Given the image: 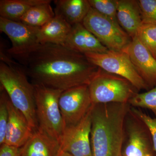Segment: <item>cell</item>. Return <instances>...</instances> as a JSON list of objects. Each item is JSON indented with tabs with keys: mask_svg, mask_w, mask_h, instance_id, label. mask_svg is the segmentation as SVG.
Listing matches in <instances>:
<instances>
[{
	"mask_svg": "<svg viewBox=\"0 0 156 156\" xmlns=\"http://www.w3.org/2000/svg\"><path fill=\"white\" fill-rule=\"evenodd\" d=\"M24 66L34 83L62 91L89 85L99 69L84 54L50 44L40 45L29 56Z\"/></svg>",
	"mask_w": 156,
	"mask_h": 156,
	"instance_id": "6da1fadb",
	"label": "cell"
},
{
	"mask_svg": "<svg viewBox=\"0 0 156 156\" xmlns=\"http://www.w3.org/2000/svg\"><path fill=\"white\" fill-rule=\"evenodd\" d=\"M128 103L92 104L91 143L93 156H121Z\"/></svg>",
	"mask_w": 156,
	"mask_h": 156,
	"instance_id": "7a4b0ae2",
	"label": "cell"
},
{
	"mask_svg": "<svg viewBox=\"0 0 156 156\" xmlns=\"http://www.w3.org/2000/svg\"><path fill=\"white\" fill-rule=\"evenodd\" d=\"M25 69L18 65L0 63V82L13 105L27 119L34 131L39 126L36 110L34 88L29 82Z\"/></svg>",
	"mask_w": 156,
	"mask_h": 156,
	"instance_id": "3957f363",
	"label": "cell"
},
{
	"mask_svg": "<svg viewBox=\"0 0 156 156\" xmlns=\"http://www.w3.org/2000/svg\"><path fill=\"white\" fill-rule=\"evenodd\" d=\"M39 129L58 143L60 146L65 130L58 101L63 91L34 83Z\"/></svg>",
	"mask_w": 156,
	"mask_h": 156,
	"instance_id": "277c9868",
	"label": "cell"
},
{
	"mask_svg": "<svg viewBox=\"0 0 156 156\" xmlns=\"http://www.w3.org/2000/svg\"><path fill=\"white\" fill-rule=\"evenodd\" d=\"M88 87L92 104L128 103L137 93L128 80L99 68Z\"/></svg>",
	"mask_w": 156,
	"mask_h": 156,
	"instance_id": "5b68a950",
	"label": "cell"
},
{
	"mask_svg": "<svg viewBox=\"0 0 156 156\" xmlns=\"http://www.w3.org/2000/svg\"><path fill=\"white\" fill-rule=\"evenodd\" d=\"M39 28L0 17V30L11 43L7 53L24 66L30 55L41 45L38 40Z\"/></svg>",
	"mask_w": 156,
	"mask_h": 156,
	"instance_id": "8992f818",
	"label": "cell"
},
{
	"mask_svg": "<svg viewBox=\"0 0 156 156\" xmlns=\"http://www.w3.org/2000/svg\"><path fill=\"white\" fill-rule=\"evenodd\" d=\"M83 25L109 50L123 51L131 40L119 24L91 8Z\"/></svg>",
	"mask_w": 156,
	"mask_h": 156,
	"instance_id": "52a82bcc",
	"label": "cell"
},
{
	"mask_svg": "<svg viewBox=\"0 0 156 156\" xmlns=\"http://www.w3.org/2000/svg\"><path fill=\"white\" fill-rule=\"evenodd\" d=\"M84 55L89 62L101 69L128 80L136 90H150L125 51L109 50L105 53H87Z\"/></svg>",
	"mask_w": 156,
	"mask_h": 156,
	"instance_id": "ba28073f",
	"label": "cell"
},
{
	"mask_svg": "<svg viewBox=\"0 0 156 156\" xmlns=\"http://www.w3.org/2000/svg\"><path fill=\"white\" fill-rule=\"evenodd\" d=\"M123 156H154V151L150 133L146 126L129 107L125 120Z\"/></svg>",
	"mask_w": 156,
	"mask_h": 156,
	"instance_id": "9c48e42d",
	"label": "cell"
},
{
	"mask_svg": "<svg viewBox=\"0 0 156 156\" xmlns=\"http://www.w3.org/2000/svg\"><path fill=\"white\" fill-rule=\"evenodd\" d=\"M65 128L79 123L92 105L88 85L73 87L64 90L58 101Z\"/></svg>",
	"mask_w": 156,
	"mask_h": 156,
	"instance_id": "30bf717a",
	"label": "cell"
},
{
	"mask_svg": "<svg viewBox=\"0 0 156 156\" xmlns=\"http://www.w3.org/2000/svg\"><path fill=\"white\" fill-rule=\"evenodd\" d=\"M92 108L79 123L65 128L59 149L73 156H93L90 138Z\"/></svg>",
	"mask_w": 156,
	"mask_h": 156,
	"instance_id": "8fae6325",
	"label": "cell"
},
{
	"mask_svg": "<svg viewBox=\"0 0 156 156\" xmlns=\"http://www.w3.org/2000/svg\"><path fill=\"white\" fill-rule=\"evenodd\" d=\"M123 51L128 54L149 89L156 87V59L136 36Z\"/></svg>",
	"mask_w": 156,
	"mask_h": 156,
	"instance_id": "7c38bea8",
	"label": "cell"
},
{
	"mask_svg": "<svg viewBox=\"0 0 156 156\" xmlns=\"http://www.w3.org/2000/svg\"><path fill=\"white\" fill-rule=\"evenodd\" d=\"M8 107L9 118L5 144L16 147H23L34 131L24 115L14 106L9 98Z\"/></svg>",
	"mask_w": 156,
	"mask_h": 156,
	"instance_id": "4fadbf2b",
	"label": "cell"
},
{
	"mask_svg": "<svg viewBox=\"0 0 156 156\" xmlns=\"http://www.w3.org/2000/svg\"><path fill=\"white\" fill-rule=\"evenodd\" d=\"M81 54L107 53L109 50L82 23L72 26L63 45Z\"/></svg>",
	"mask_w": 156,
	"mask_h": 156,
	"instance_id": "5bb4252c",
	"label": "cell"
},
{
	"mask_svg": "<svg viewBox=\"0 0 156 156\" xmlns=\"http://www.w3.org/2000/svg\"><path fill=\"white\" fill-rule=\"evenodd\" d=\"M117 19L121 27L133 38L142 21L137 1L118 0Z\"/></svg>",
	"mask_w": 156,
	"mask_h": 156,
	"instance_id": "9a60e30c",
	"label": "cell"
},
{
	"mask_svg": "<svg viewBox=\"0 0 156 156\" xmlns=\"http://www.w3.org/2000/svg\"><path fill=\"white\" fill-rule=\"evenodd\" d=\"M72 26L58 15L39 28L38 40L41 44H54L63 46Z\"/></svg>",
	"mask_w": 156,
	"mask_h": 156,
	"instance_id": "2e32d148",
	"label": "cell"
},
{
	"mask_svg": "<svg viewBox=\"0 0 156 156\" xmlns=\"http://www.w3.org/2000/svg\"><path fill=\"white\" fill-rule=\"evenodd\" d=\"M55 15L63 18L72 26L82 23L91 7L87 0H56Z\"/></svg>",
	"mask_w": 156,
	"mask_h": 156,
	"instance_id": "e0dca14e",
	"label": "cell"
},
{
	"mask_svg": "<svg viewBox=\"0 0 156 156\" xmlns=\"http://www.w3.org/2000/svg\"><path fill=\"white\" fill-rule=\"evenodd\" d=\"M59 148L58 142L38 129L23 146L21 156H56Z\"/></svg>",
	"mask_w": 156,
	"mask_h": 156,
	"instance_id": "ac0fdd59",
	"label": "cell"
},
{
	"mask_svg": "<svg viewBox=\"0 0 156 156\" xmlns=\"http://www.w3.org/2000/svg\"><path fill=\"white\" fill-rule=\"evenodd\" d=\"M47 0H1L0 17L18 21L32 7Z\"/></svg>",
	"mask_w": 156,
	"mask_h": 156,
	"instance_id": "d6986e66",
	"label": "cell"
},
{
	"mask_svg": "<svg viewBox=\"0 0 156 156\" xmlns=\"http://www.w3.org/2000/svg\"><path fill=\"white\" fill-rule=\"evenodd\" d=\"M51 2L50 0H47L45 2L32 7L18 22L34 27L43 26L55 17V12L50 5Z\"/></svg>",
	"mask_w": 156,
	"mask_h": 156,
	"instance_id": "ffe728a7",
	"label": "cell"
},
{
	"mask_svg": "<svg viewBox=\"0 0 156 156\" xmlns=\"http://www.w3.org/2000/svg\"><path fill=\"white\" fill-rule=\"evenodd\" d=\"M136 36L156 59V25L142 23Z\"/></svg>",
	"mask_w": 156,
	"mask_h": 156,
	"instance_id": "44dd1931",
	"label": "cell"
},
{
	"mask_svg": "<svg viewBox=\"0 0 156 156\" xmlns=\"http://www.w3.org/2000/svg\"><path fill=\"white\" fill-rule=\"evenodd\" d=\"M130 106L148 109L156 115V87L143 93H137L128 101Z\"/></svg>",
	"mask_w": 156,
	"mask_h": 156,
	"instance_id": "7402d4cb",
	"label": "cell"
},
{
	"mask_svg": "<svg viewBox=\"0 0 156 156\" xmlns=\"http://www.w3.org/2000/svg\"><path fill=\"white\" fill-rule=\"evenodd\" d=\"M89 2L92 9L105 17L119 23L117 19L118 0H89Z\"/></svg>",
	"mask_w": 156,
	"mask_h": 156,
	"instance_id": "603a6c76",
	"label": "cell"
},
{
	"mask_svg": "<svg viewBox=\"0 0 156 156\" xmlns=\"http://www.w3.org/2000/svg\"><path fill=\"white\" fill-rule=\"evenodd\" d=\"M9 96L5 90L1 86L0 94V144H5L9 121L8 100Z\"/></svg>",
	"mask_w": 156,
	"mask_h": 156,
	"instance_id": "cb8c5ba5",
	"label": "cell"
},
{
	"mask_svg": "<svg viewBox=\"0 0 156 156\" xmlns=\"http://www.w3.org/2000/svg\"><path fill=\"white\" fill-rule=\"evenodd\" d=\"M142 23L156 25V0L137 1Z\"/></svg>",
	"mask_w": 156,
	"mask_h": 156,
	"instance_id": "d4e9b609",
	"label": "cell"
},
{
	"mask_svg": "<svg viewBox=\"0 0 156 156\" xmlns=\"http://www.w3.org/2000/svg\"><path fill=\"white\" fill-rule=\"evenodd\" d=\"M130 108L131 111L147 127L151 137L154 150L156 156V115H154V117H151L139 108L130 106Z\"/></svg>",
	"mask_w": 156,
	"mask_h": 156,
	"instance_id": "484cf974",
	"label": "cell"
},
{
	"mask_svg": "<svg viewBox=\"0 0 156 156\" xmlns=\"http://www.w3.org/2000/svg\"><path fill=\"white\" fill-rule=\"evenodd\" d=\"M23 147H16L4 144L1 145L0 156H21Z\"/></svg>",
	"mask_w": 156,
	"mask_h": 156,
	"instance_id": "4316f807",
	"label": "cell"
},
{
	"mask_svg": "<svg viewBox=\"0 0 156 156\" xmlns=\"http://www.w3.org/2000/svg\"><path fill=\"white\" fill-rule=\"evenodd\" d=\"M56 156H73L70 154L67 153L63 151H61V150L59 149L58 151V154H57Z\"/></svg>",
	"mask_w": 156,
	"mask_h": 156,
	"instance_id": "83f0119b",
	"label": "cell"
},
{
	"mask_svg": "<svg viewBox=\"0 0 156 156\" xmlns=\"http://www.w3.org/2000/svg\"></svg>",
	"mask_w": 156,
	"mask_h": 156,
	"instance_id": "f1b7e54d",
	"label": "cell"
}]
</instances>
